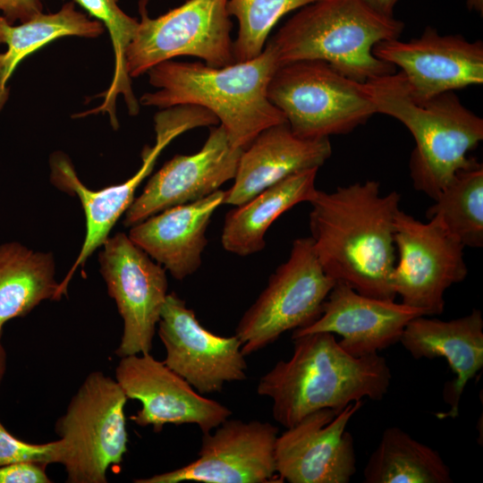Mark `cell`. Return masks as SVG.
<instances>
[{
  "mask_svg": "<svg viewBox=\"0 0 483 483\" xmlns=\"http://www.w3.org/2000/svg\"><path fill=\"white\" fill-rule=\"evenodd\" d=\"M401 195L382 194L376 181L355 182L309 201V230L318 261L327 275L369 297L394 300V223Z\"/></svg>",
  "mask_w": 483,
  "mask_h": 483,
  "instance_id": "1",
  "label": "cell"
},
{
  "mask_svg": "<svg viewBox=\"0 0 483 483\" xmlns=\"http://www.w3.org/2000/svg\"><path fill=\"white\" fill-rule=\"evenodd\" d=\"M292 339V357L278 361L257 387L258 394L272 399L273 418L285 428L316 411L339 413L352 402L386 394L392 375L378 353L354 357L327 332Z\"/></svg>",
  "mask_w": 483,
  "mask_h": 483,
  "instance_id": "2",
  "label": "cell"
},
{
  "mask_svg": "<svg viewBox=\"0 0 483 483\" xmlns=\"http://www.w3.org/2000/svg\"><path fill=\"white\" fill-rule=\"evenodd\" d=\"M278 66L268 43L257 57L223 67L165 61L146 72L157 90L144 93L139 103L161 109L204 107L216 116L231 145L244 149L265 129L286 122L267 97L268 83Z\"/></svg>",
  "mask_w": 483,
  "mask_h": 483,
  "instance_id": "3",
  "label": "cell"
},
{
  "mask_svg": "<svg viewBox=\"0 0 483 483\" xmlns=\"http://www.w3.org/2000/svg\"><path fill=\"white\" fill-rule=\"evenodd\" d=\"M365 83L377 113L400 121L414 139L409 167L417 191L435 199L457 172L478 162L468 154L483 140V120L453 91L416 98L401 72Z\"/></svg>",
  "mask_w": 483,
  "mask_h": 483,
  "instance_id": "4",
  "label": "cell"
},
{
  "mask_svg": "<svg viewBox=\"0 0 483 483\" xmlns=\"http://www.w3.org/2000/svg\"><path fill=\"white\" fill-rule=\"evenodd\" d=\"M403 27L394 16L377 13L364 0H318L301 7L267 43L279 66L320 60L366 82L395 72L394 66L372 50L378 42L399 38Z\"/></svg>",
  "mask_w": 483,
  "mask_h": 483,
  "instance_id": "5",
  "label": "cell"
},
{
  "mask_svg": "<svg viewBox=\"0 0 483 483\" xmlns=\"http://www.w3.org/2000/svg\"><path fill=\"white\" fill-rule=\"evenodd\" d=\"M267 97L292 131L305 139L348 133L377 113L365 82L320 60L280 65L268 83Z\"/></svg>",
  "mask_w": 483,
  "mask_h": 483,
  "instance_id": "6",
  "label": "cell"
},
{
  "mask_svg": "<svg viewBox=\"0 0 483 483\" xmlns=\"http://www.w3.org/2000/svg\"><path fill=\"white\" fill-rule=\"evenodd\" d=\"M128 398L115 379L90 373L57 420V463L67 482L106 483V471L127 452L124 406Z\"/></svg>",
  "mask_w": 483,
  "mask_h": 483,
  "instance_id": "7",
  "label": "cell"
},
{
  "mask_svg": "<svg viewBox=\"0 0 483 483\" xmlns=\"http://www.w3.org/2000/svg\"><path fill=\"white\" fill-rule=\"evenodd\" d=\"M148 0H140L138 30L125 52L130 78L179 56H194L213 67L234 63L227 0H186L151 18Z\"/></svg>",
  "mask_w": 483,
  "mask_h": 483,
  "instance_id": "8",
  "label": "cell"
},
{
  "mask_svg": "<svg viewBox=\"0 0 483 483\" xmlns=\"http://www.w3.org/2000/svg\"><path fill=\"white\" fill-rule=\"evenodd\" d=\"M335 281L326 274L310 237L292 242L289 258L240 319L235 335L244 356L275 342L284 332L316 321Z\"/></svg>",
  "mask_w": 483,
  "mask_h": 483,
  "instance_id": "9",
  "label": "cell"
},
{
  "mask_svg": "<svg viewBox=\"0 0 483 483\" xmlns=\"http://www.w3.org/2000/svg\"><path fill=\"white\" fill-rule=\"evenodd\" d=\"M423 223L399 210L394 223V244L398 259L392 285L402 303L421 309L425 316L440 315L444 295L454 284L463 281L468 268L464 245L436 217Z\"/></svg>",
  "mask_w": 483,
  "mask_h": 483,
  "instance_id": "10",
  "label": "cell"
},
{
  "mask_svg": "<svg viewBox=\"0 0 483 483\" xmlns=\"http://www.w3.org/2000/svg\"><path fill=\"white\" fill-rule=\"evenodd\" d=\"M102 247L100 272L123 320L115 353L122 358L150 352L168 294L165 269L123 233L108 237Z\"/></svg>",
  "mask_w": 483,
  "mask_h": 483,
  "instance_id": "11",
  "label": "cell"
},
{
  "mask_svg": "<svg viewBox=\"0 0 483 483\" xmlns=\"http://www.w3.org/2000/svg\"><path fill=\"white\" fill-rule=\"evenodd\" d=\"M278 428L267 421L225 419L204 433L198 458L174 470L134 479L135 483L283 482L275 461Z\"/></svg>",
  "mask_w": 483,
  "mask_h": 483,
  "instance_id": "12",
  "label": "cell"
},
{
  "mask_svg": "<svg viewBox=\"0 0 483 483\" xmlns=\"http://www.w3.org/2000/svg\"><path fill=\"white\" fill-rule=\"evenodd\" d=\"M157 325L166 352L164 363L199 394L220 392L226 382L246 379L239 338L208 331L175 292L167 294Z\"/></svg>",
  "mask_w": 483,
  "mask_h": 483,
  "instance_id": "13",
  "label": "cell"
},
{
  "mask_svg": "<svg viewBox=\"0 0 483 483\" xmlns=\"http://www.w3.org/2000/svg\"><path fill=\"white\" fill-rule=\"evenodd\" d=\"M154 129L156 143L143 149L142 165L137 173L123 183L99 191L89 190L80 181L66 155L58 152L51 156L52 182L79 197L86 217L85 239L76 260L60 284L62 295L66 293L77 268L83 267L95 250L103 245L117 220L133 202L136 190L151 173L160 153L174 139L190 130V123L178 111L164 109L155 114Z\"/></svg>",
  "mask_w": 483,
  "mask_h": 483,
  "instance_id": "14",
  "label": "cell"
},
{
  "mask_svg": "<svg viewBox=\"0 0 483 483\" xmlns=\"http://www.w3.org/2000/svg\"><path fill=\"white\" fill-rule=\"evenodd\" d=\"M115 380L128 399L141 403V409L131 419L141 427L152 426L155 432L161 431L165 424H195L204 434L232 414L226 406L196 392L150 352L122 357L115 369Z\"/></svg>",
  "mask_w": 483,
  "mask_h": 483,
  "instance_id": "15",
  "label": "cell"
},
{
  "mask_svg": "<svg viewBox=\"0 0 483 483\" xmlns=\"http://www.w3.org/2000/svg\"><path fill=\"white\" fill-rule=\"evenodd\" d=\"M363 401L341 412L316 411L277 436L275 469L283 482L348 483L356 472L353 438L346 430Z\"/></svg>",
  "mask_w": 483,
  "mask_h": 483,
  "instance_id": "16",
  "label": "cell"
},
{
  "mask_svg": "<svg viewBox=\"0 0 483 483\" xmlns=\"http://www.w3.org/2000/svg\"><path fill=\"white\" fill-rule=\"evenodd\" d=\"M378 59L401 69L410 93L426 99L483 83V44L461 35H440L428 26L417 38L376 44Z\"/></svg>",
  "mask_w": 483,
  "mask_h": 483,
  "instance_id": "17",
  "label": "cell"
},
{
  "mask_svg": "<svg viewBox=\"0 0 483 483\" xmlns=\"http://www.w3.org/2000/svg\"><path fill=\"white\" fill-rule=\"evenodd\" d=\"M242 152L231 145L222 125L211 127L198 152L175 155L148 180L126 210L123 225L132 226L166 208L216 191L234 178Z\"/></svg>",
  "mask_w": 483,
  "mask_h": 483,
  "instance_id": "18",
  "label": "cell"
},
{
  "mask_svg": "<svg viewBox=\"0 0 483 483\" xmlns=\"http://www.w3.org/2000/svg\"><path fill=\"white\" fill-rule=\"evenodd\" d=\"M425 316L421 309L394 300L363 295L342 282H335L322 304L319 318L295 329L292 337L327 332L340 335V346L354 357L378 353L398 343L407 324Z\"/></svg>",
  "mask_w": 483,
  "mask_h": 483,
  "instance_id": "19",
  "label": "cell"
},
{
  "mask_svg": "<svg viewBox=\"0 0 483 483\" xmlns=\"http://www.w3.org/2000/svg\"><path fill=\"white\" fill-rule=\"evenodd\" d=\"M225 191L174 206L131 226L129 237L176 280L195 273L208 244L206 233Z\"/></svg>",
  "mask_w": 483,
  "mask_h": 483,
  "instance_id": "20",
  "label": "cell"
},
{
  "mask_svg": "<svg viewBox=\"0 0 483 483\" xmlns=\"http://www.w3.org/2000/svg\"><path fill=\"white\" fill-rule=\"evenodd\" d=\"M331 154L329 138L299 137L286 122L270 126L242 149L224 204L241 205L291 174L318 169Z\"/></svg>",
  "mask_w": 483,
  "mask_h": 483,
  "instance_id": "21",
  "label": "cell"
},
{
  "mask_svg": "<svg viewBox=\"0 0 483 483\" xmlns=\"http://www.w3.org/2000/svg\"><path fill=\"white\" fill-rule=\"evenodd\" d=\"M415 360L445 358L455 375L445 385L444 398L450 409L437 417L455 418L468 382L483 368V318L479 309L452 320L419 316L405 326L399 341Z\"/></svg>",
  "mask_w": 483,
  "mask_h": 483,
  "instance_id": "22",
  "label": "cell"
},
{
  "mask_svg": "<svg viewBox=\"0 0 483 483\" xmlns=\"http://www.w3.org/2000/svg\"><path fill=\"white\" fill-rule=\"evenodd\" d=\"M318 168L291 174L263 190L246 202L234 206L225 217L221 243L233 254L245 257L264 250L265 235L284 212L309 202L316 191Z\"/></svg>",
  "mask_w": 483,
  "mask_h": 483,
  "instance_id": "23",
  "label": "cell"
},
{
  "mask_svg": "<svg viewBox=\"0 0 483 483\" xmlns=\"http://www.w3.org/2000/svg\"><path fill=\"white\" fill-rule=\"evenodd\" d=\"M106 31L105 26L67 2L55 13L43 12L31 19L11 24L0 13V44L6 50L0 53V111L9 97L7 82L20 63L47 44L63 37L95 38Z\"/></svg>",
  "mask_w": 483,
  "mask_h": 483,
  "instance_id": "24",
  "label": "cell"
},
{
  "mask_svg": "<svg viewBox=\"0 0 483 483\" xmlns=\"http://www.w3.org/2000/svg\"><path fill=\"white\" fill-rule=\"evenodd\" d=\"M62 296L51 253L33 251L19 242L0 246V338L8 320Z\"/></svg>",
  "mask_w": 483,
  "mask_h": 483,
  "instance_id": "25",
  "label": "cell"
},
{
  "mask_svg": "<svg viewBox=\"0 0 483 483\" xmlns=\"http://www.w3.org/2000/svg\"><path fill=\"white\" fill-rule=\"evenodd\" d=\"M365 483H452L437 451L397 427L386 428L363 470Z\"/></svg>",
  "mask_w": 483,
  "mask_h": 483,
  "instance_id": "26",
  "label": "cell"
},
{
  "mask_svg": "<svg viewBox=\"0 0 483 483\" xmlns=\"http://www.w3.org/2000/svg\"><path fill=\"white\" fill-rule=\"evenodd\" d=\"M87 12V14L100 21L108 31L114 55V74L109 87L98 95L103 102L98 106L79 113L76 117H84L99 113L108 114L114 129L119 127L116 117L115 104L119 95L123 97L129 114L136 115L140 111L132 88L131 78L125 65V52L133 38L139 21L125 13L119 6V0H72Z\"/></svg>",
  "mask_w": 483,
  "mask_h": 483,
  "instance_id": "27",
  "label": "cell"
},
{
  "mask_svg": "<svg viewBox=\"0 0 483 483\" xmlns=\"http://www.w3.org/2000/svg\"><path fill=\"white\" fill-rule=\"evenodd\" d=\"M426 217L438 218L464 246H483V165L462 169L434 199Z\"/></svg>",
  "mask_w": 483,
  "mask_h": 483,
  "instance_id": "28",
  "label": "cell"
},
{
  "mask_svg": "<svg viewBox=\"0 0 483 483\" xmlns=\"http://www.w3.org/2000/svg\"><path fill=\"white\" fill-rule=\"evenodd\" d=\"M315 1L318 0H227V13L239 24L233 43L234 63L259 55L270 31L284 15Z\"/></svg>",
  "mask_w": 483,
  "mask_h": 483,
  "instance_id": "29",
  "label": "cell"
},
{
  "mask_svg": "<svg viewBox=\"0 0 483 483\" xmlns=\"http://www.w3.org/2000/svg\"><path fill=\"white\" fill-rule=\"evenodd\" d=\"M58 440L30 444L15 437L0 421V466L17 462L57 463Z\"/></svg>",
  "mask_w": 483,
  "mask_h": 483,
  "instance_id": "30",
  "label": "cell"
},
{
  "mask_svg": "<svg viewBox=\"0 0 483 483\" xmlns=\"http://www.w3.org/2000/svg\"><path fill=\"white\" fill-rule=\"evenodd\" d=\"M47 464L17 462L0 466V483H49Z\"/></svg>",
  "mask_w": 483,
  "mask_h": 483,
  "instance_id": "31",
  "label": "cell"
},
{
  "mask_svg": "<svg viewBox=\"0 0 483 483\" xmlns=\"http://www.w3.org/2000/svg\"><path fill=\"white\" fill-rule=\"evenodd\" d=\"M45 0H0V13L11 23L24 22L43 12Z\"/></svg>",
  "mask_w": 483,
  "mask_h": 483,
  "instance_id": "32",
  "label": "cell"
},
{
  "mask_svg": "<svg viewBox=\"0 0 483 483\" xmlns=\"http://www.w3.org/2000/svg\"><path fill=\"white\" fill-rule=\"evenodd\" d=\"M398 1L399 0H364V2L372 9L386 16H394V10Z\"/></svg>",
  "mask_w": 483,
  "mask_h": 483,
  "instance_id": "33",
  "label": "cell"
},
{
  "mask_svg": "<svg viewBox=\"0 0 483 483\" xmlns=\"http://www.w3.org/2000/svg\"><path fill=\"white\" fill-rule=\"evenodd\" d=\"M5 369H6V353H5L4 346L1 343V338H0V385L4 378Z\"/></svg>",
  "mask_w": 483,
  "mask_h": 483,
  "instance_id": "34",
  "label": "cell"
},
{
  "mask_svg": "<svg viewBox=\"0 0 483 483\" xmlns=\"http://www.w3.org/2000/svg\"><path fill=\"white\" fill-rule=\"evenodd\" d=\"M466 5L469 10L482 13L483 0H466Z\"/></svg>",
  "mask_w": 483,
  "mask_h": 483,
  "instance_id": "35",
  "label": "cell"
}]
</instances>
